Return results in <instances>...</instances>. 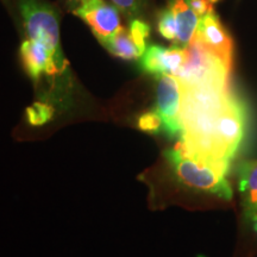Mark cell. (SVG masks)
<instances>
[{
  "mask_svg": "<svg viewBox=\"0 0 257 257\" xmlns=\"http://www.w3.org/2000/svg\"><path fill=\"white\" fill-rule=\"evenodd\" d=\"M128 31H130L135 43L137 44L140 50L144 54V51L147 49V40L150 35L149 25L144 23L142 21H140V19H134V21L131 22Z\"/></svg>",
  "mask_w": 257,
  "mask_h": 257,
  "instance_id": "16",
  "label": "cell"
},
{
  "mask_svg": "<svg viewBox=\"0 0 257 257\" xmlns=\"http://www.w3.org/2000/svg\"><path fill=\"white\" fill-rule=\"evenodd\" d=\"M214 2H217V0H214Z\"/></svg>",
  "mask_w": 257,
  "mask_h": 257,
  "instance_id": "21",
  "label": "cell"
},
{
  "mask_svg": "<svg viewBox=\"0 0 257 257\" xmlns=\"http://www.w3.org/2000/svg\"><path fill=\"white\" fill-rule=\"evenodd\" d=\"M19 6L29 38L47 46L60 66L66 68L67 62L60 48V27L55 11L38 0H21Z\"/></svg>",
  "mask_w": 257,
  "mask_h": 257,
  "instance_id": "4",
  "label": "cell"
},
{
  "mask_svg": "<svg viewBox=\"0 0 257 257\" xmlns=\"http://www.w3.org/2000/svg\"><path fill=\"white\" fill-rule=\"evenodd\" d=\"M137 126L144 133L156 135L160 133L163 125L162 119L156 111H148L138 117Z\"/></svg>",
  "mask_w": 257,
  "mask_h": 257,
  "instance_id": "15",
  "label": "cell"
},
{
  "mask_svg": "<svg viewBox=\"0 0 257 257\" xmlns=\"http://www.w3.org/2000/svg\"><path fill=\"white\" fill-rule=\"evenodd\" d=\"M21 57L25 70L34 80L40 79L43 73L53 76L64 70L47 46L30 38L22 43Z\"/></svg>",
  "mask_w": 257,
  "mask_h": 257,
  "instance_id": "9",
  "label": "cell"
},
{
  "mask_svg": "<svg viewBox=\"0 0 257 257\" xmlns=\"http://www.w3.org/2000/svg\"><path fill=\"white\" fill-rule=\"evenodd\" d=\"M195 37L206 47L208 51L217 56L230 72L232 70L233 41L214 12L200 18Z\"/></svg>",
  "mask_w": 257,
  "mask_h": 257,
  "instance_id": "7",
  "label": "cell"
},
{
  "mask_svg": "<svg viewBox=\"0 0 257 257\" xmlns=\"http://www.w3.org/2000/svg\"><path fill=\"white\" fill-rule=\"evenodd\" d=\"M165 157L172 167L176 179L182 185L197 191L210 193L225 200L232 198V188L226 178L229 168L189 155L180 142L172 149L167 150Z\"/></svg>",
  "mask_w": 257,
  "mask_h": 257,
  "instance_id": "1",
  "label": "cell"
},
{
  "mask_svg": "<svg viewBox=\"0 0 257 257\" xmlns=\"http://www.w3.org/2000/svg\"><path fill=\"white\" fill-rule=\"evenodd\" d=\"M186 48V61L176 78L185 85L217 83L230 86L231 72L194 36Z\"/></svg>",
  "mask_w": 257,
  "mask_h": 257,
  "instance_id": "3",
  "label": "cell"
},
{
  "mask_svg": "<svg viewBox=\"0 0 257 257\" xmlns=\"http://www.w3.org/2000/svg\"><path fill=\"white\" fill-rule=\"evenodd\" d=\"M180 105H181V82L173 74L161 75L156 91V112L162 119L163 130L167 136H181L180 125Z\"/></svg>",
  "mask_w": 257,
  "mask_h": 257,
  "instance_id": "5",
  "label": "cell"
},
{
  "mask_svg": "<svg viewBox=\"0 0 257 257\" xmlns=\"http://www.w3.org/2000/svg\"><path fill=\"white\" fill-rule=\"evenodd\" d=\"M115 8L127 17H136L142 12L144 0H111Z\"/></svg>",
  "mask_w": 257,
  "mask_h": 257,
  "instance_id": "17",
  "label": "cell"
},
{
  "mask_svg": "<svg viewBox=\"0 0 257 257\" xmlns=\"http://www.w3.org/2000/svg\"><path fill=\"white\" fill-rule=\"evenodd\" d=\"M101 44L110 51L112 55L120 57L123 60H137L143 55L142 51L135 43L128 29L123 28L114 36L101 42Z\"/></svg>",
  "mask_w": 257,
  "mask_h": 257,
  "instance_id": "12",
  "label": "cell"
},
{
  "mask_svg": "<svg viewBox=\"0 0 257 257\" xmlns=\"http://www.w3.org/2000/svg\"><path fill=\"white\" fill-rule=\"evenodd\" d=\"M73 12L92 29L100 43L123 29L118 9L104 0H83Z\"/></svg>",
  "mask_w": 257,
  "mask_h": 257,
  "instance_id": "6",
  "label": "cell"
},
{
  "mask_svg": "<svg viewBox=\"0 0 257 257\" xmlns=\"http://www.w3.org/2000/svg\"><path fill=\"white\" fill-rule=\"evenodd\" d=\"M54 108L44 102H35L27 110V119L34 126L46 124L53 118Z\"/></svg>",
  "mask_w": 257,
  "mask_h": 257,
  "instance_id": "13",
  "label": "cell"
},
{
  "mask_svg": "<svg viewBox=\"0 0 257 257\" xmlns=\"http://www.w3.org/2000/svg\"><path fill=\"white\" fill-rule=\"evenodd\" d=\"M248 111L242 99L232 92L217 115L214 141L220 156L231 163L246 135Z\"/></svg>",
  "mask_w": 257,
  "mask_h": 257,
  "instance_id": "2",
  "label": "cell"
},
{
  "mask_svg": "<svg viewBox=\"0 0 257 257\" xmlns=\"http://www.w3.org/2000/svg\"><path fill=\"white\" fill-rule=\"evenodd\" d=\"M186 61V48L173 47L165 48L161 46L147 47L141 57V67L146 72L154 75L173 74L176 75Z\"/></svg>",
  "mask_w": 257,
  "mask_h": 257,
  "instance_id": "8",
  "label": "cell"
},
{
  "mask_svg": "<svg viewBox=\"0 0 257 257\" xmlns=\"http://www.w3.org/2000/svg\"><path fill=\"white\" fill-rule=\"evenodd\" d=\"M159 31L166 40L176 42L178 37V30H176V22L174 12L172 8L163 10L159 16Z\"/></svg>",
  "mask_w": 257,
  "mask_h": 257,
  "instance_id": "14",
  "label": "cell"
},
{
  "mask_svg": "<svg viewBox=\"0 0 257 257\" xmlns=\"http://www.w3.org/2000/svg\"><path fill=\"white\" fill-rule=\"evenodd\" d=\"M250 218H251V220H252V224H253V230H255L256 232H257V213H256V214H253V216H251Z\"/></svg>",
  "mask_w": 257,
  "mask_h": 257,
  "instance_id": "19",
  "label": "cell"
},
{
  "mask_svg": "<svg viewBox=\"0 0 257 257\" xmlns=\"http://www.w3.org/2000/svg\"><path fill=\"white\" fill-rule=\"evenodd\" d=\"M170 8L174 12L176 30H178L175 43L185 48L194 38L200 17L191 8L187 0H173Z\"/></svg>",
  "mask_w": 257,
  "mask_h": 257,
  "instance_id": "10",
  "label": "cell"
},
{
  "mask_svg": "<svg viewBox=\"0 0 257 257\" xmlns=\"http://www.w3.org/2000/svg\"><path fill=\"white\" fill-rule=\"evenodd\" d=\"M75 3H79V4H81V3L83 2V0H74Z\"/></svg>",
  "mask_w": 257,
  "mask_h": 257,
  "instance_id": "20",
  "label": "cell"
},
{
  "mask_svg": "<svg viewBox=\"0 0 257 257\" xmlns=\"http://www.w3.org/2000/svg\"><path fill=\"white\" fill-rule=\"evenodd\" d=\"M187 2L200 18L208 14H213V4L216 3L214 0H187Z\"/></svg>",
  "mask_w": 257,
  "mask_h": 257,
  "instance_id": "18",
  "label": "cell"
},
{
  "mask_svg": "<svg viewBox=\"0 0 257 257\" xmlns=\"http://www.w3.org/2000/svg\"><path fill=\"white\" fill-rule=\"evenodd\" d=\"M239 192L249 217L257 213V160L244 161L238 167Z\"/></svg>",
  "mask_w": 257,
  "mask_h": 257,
  "instance_id": "11",
  "label": "cell"
}]
</instances>
